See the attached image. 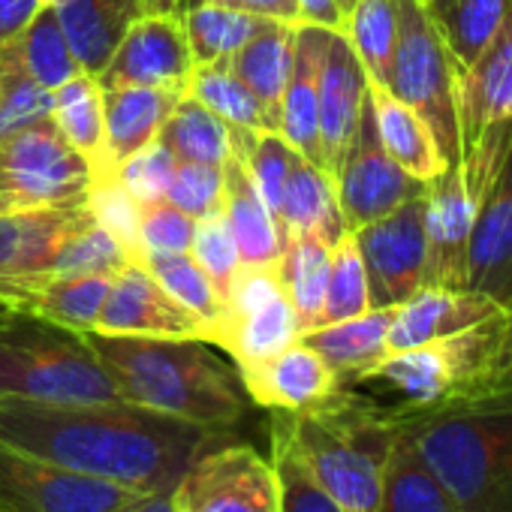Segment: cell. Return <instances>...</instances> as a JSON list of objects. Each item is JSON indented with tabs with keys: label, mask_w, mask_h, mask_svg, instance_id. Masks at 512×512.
<instances>
[{
	"label": "cell",
	"mask_w": 512,
	"mask_h": 512,
	"mask_svg": "<svg viewBox=\"0 0 512 512\" xmlns=\"http://www.w3.org/2000/svg\"><path fill=\"white\" fill-rule=\"evenodd\" d=\"M178 97L160 88H103V115H106V157L115 169L145 145L160 139V130L175 109Z\"/></svg>",
	"instance_id": "d4e9b609"
},
{
	"label": "cell",
	"mask_w": 512,
	"mask_h": 512,
	"mask_svg": "<svg viewBox=\"0 0 512 512\" xmlns=\"http://www.w3.org/2000/svg\"><path fill=\"white\" fill-rule=\"evenodd\" d=\"M467 290L512 308V133L482 190L467 250Z\"/></svg>",
	"instance_id": "2e32d148"
},
{
	"label": "cell",
	"mask_w": 512,
	"mask_h": 512,
	"mask_svg": "<svg viewBox=\"0 0 512 512\" xmlns=\"http://www.w3.org/2000/svg\"><path fill=\"white\" fill-rule=\"evenodd\" d=\"M503 314L461 335L386 353L380 362H374L344 386H383L395 398V404H389V410L395 413L425 410L464 395H476L485 386V374Z\"/></svg>",
	"instance_id": "8992f818"
},
{
	"label": "cell",
	"mask_w": 512,
	"mask_h": 512,
	"mask_svg": "<svg viewBox=\"0 0 512 512\" xmlns=\"http://www.w3.org/2000/svg\"><path fill=\"white\" fill-rule=\"evenodd\" d=\"M302 338L299 317L284 293L278 260L241 263L223 293L220 314L202 329L205 344L220 347L244 368L256 365Z\"/></svg>",
	"instance_id": "ba28073f"
},
{
	"label": "cell",
	"mask_w": 512,
	"mask_h": 512,
	"mask_svg": "<svg viewBox=\"0 0 512 512\" xmlns=\"http://www.w3.org/2000/svg\"><path fill=\"white\" fill-rule=\"evenodd\" d=\"M509 121H512V0L497 34L458 82L461 148L476 142L491 127Z\"/></svg>",
	"instance_id": "ffe728a7"
},
{
	"label": "cell",
	"mask_w": 512,
	"mask_h": 512,
	"mask_svg": "<svg viewBox=\"0 0 512 512\" xmlns=\"http://www.w3.org/2000/svg\"><path fill=\"white\" fill-rule=\"evenodd\" d=\"M52 121L67 139V145L88 163L91 178L115 172L106 157V115H103V85L97 76L79 73L52 91Z\"/></svg>",
	"instance_id": "f546056e"
},
{
	"label": "cell",
	"mask_w": 512,
	"mask_h": 512,
	"mask_svg": "<svg viewBox=\"0 0 512 512\" xmlns=\"http://www.w3.org/2000/svg\"><path fill=\"white\" fill-rule=\"evenodd\" d=\"M52 106V91L34 82L4 46V61H0V139L49 121Z\"/></svg>",
	"instance_id": "ee69618b"
},
{
	"label": "cell",
	"mask_w": 512,
	"mask_h": 512,
	"mask_svg": "<svg viewBox=\"0 0 512 512\" xmlns=\"http://www.w3.org/2000/svg\"><path fill=\"white\" fill-rule=\"evenodd\" d=\"M145 269L163 287V293L199 323V338H202V329L214 323V317L220 314L223 296L217 293L211 278L199 269V263L190 253H172V256H151V260H145Z\"/></svg>",
	"instance_id": "60d3db41"
},
{
	"label": "cell",
	"mask_w": 512,
	"mask_h": 512,
	"mask_svg": "<svg viewBox=\"0 0 512 512\" xmlns=\"http://www.w3.org/2000/svg\"><path fill=\"white\" fill-rule=\"evenodd\" d=\"M10 314H13V308H7L4 302H0V323H4V320H7Z\"/></svg>",
	"instance_id": "680465c9"
},
{
	"label": "cell",
	"mask_w": 512,
	"mask_h": 512,
	"mask_svg": "<svg viewBox=\"0 0 512 512\" xmlns=\"http://www.w3.org/2000/svg\"><path fill=\"white\" fill-rule=\"evenodd\" d=\"M422 7L449 55L455 79L461 82L497 34L509 0H425Z\"/></svg>",
	"instance_id": "4dcf8cb0"
},
{
	"label": "cell",
	"mask_w": 512,
	"mask_h": 512,
	"mask_svg": "<svg viewBox=\"0 0 512 512\" xmlns=\"http://www.w3.org/2000/svg\"><path fill=\"white\" fill-rule=\"evenodd\" d=\"M386 91L428 124L446 166H455L461 160L458 79L419 0H398V43Z\"/></svg>",
	"instance_id": "52a82bcc"
},
{
	"label": "cell",
	"mask_w": 512,
	"mask_h": 512,
	"mask_svg": "<svg viewBox=\"0 0 512 512\" xmlns=\"http://www.w3.org/2000/svg\"><path fill=\"white\" fill-rule=\"evenodd\" d=\"M85 205L91 217L97 220V226H103L115 238V244L127 253V260L142 266V244H139L142 205L124 190V184L118 181V172L91 178Z\"/></svg>",
	"instance_id": "7bdbcfd3"
},
{
	"label": "cell",
	"mask_w": 512,
	"mask_h": 512,
	"mask_svg": "<svg viewBox=\"0 0 512 512\" xmlns=\"http://www.w3.org/2000/svg\"><path fill=\"white\" fill-rule=\"evenodd\" d=\"M389 413L455 512H512V389Z\"/></svg>",
	"instance_id": "7a4b0ae2"
},
{
	"label": "cell",
	"mask_w": 512,
	"mask_h": 512,
	"mask_svg": "<svg viewBox=\"0 0 512 512\" xmlns=\"http://www.w3.org/2000/svg\"><path fill=\"white\" fill-rule=\"evenodd\" d=\"M302 25H317L329 31H344L347 19L338 7V0H296Z\"/></svg>",
	"instance_id": "db71d44e"
},
{
	"label": "cell",
	"mask_w": 512,
	"mask_h": 512,
	"mask_svg": "<svg viewBox=\"0 0 512 512\" xmlns=\"http://www.w3.org/2000/svg\"><path fill=\"white\" fill-rule=\"evenodd\" d=\"M0 61H4V46H0Z\"/></svg>",
	"instance_id": "94428289"
},
{
	"label": "cell",
	"mask_w": 512,
	"mask_h": 512,
	"mask_svg": "<svg viewBox=\"0 0 512 512\" xmlns=\"http://www.w3.org/2000/svg\"><path fill=\"white\" fill-rule=\"evenodd\" d=\"M58 22L88 76H100L127 28L142 16V0H64Z\"/></svg>",
	"instance_id": "cb8c5ba5"
},
{
	"label": "cell",
	"mask_w": 512,
	"mask_h": 512,
	"mask_svg": "<svg viewBox=\"0 0 512 512\" xmlns=\"http://www.w3.org/2000/svg\"><path fill=\"white\" fill-rule=\"evenodd\" d=\"M160 142L172 151L178 163L223 166L232 157L229 127L190 94L178 97L175 109L169 112L160 130Z\"/></svg>",
	"instance_id": "e575fe53"
},
{
	"label": "cell",
	"mask_w": 512,
	"mask_h": 512,
	"mask_svg": "<svg viewBox=\"0 0 512 512\" xmlns=\"http://www.w3.org/2000/svg\"><path fill=\"white\" fill-rule=\"evenodd\" d=\"M368 97L365 70L344 31H329L320 64V169L335 181Z\"/></svg>",
	"instance_id": "e0dca14e"
},
{
	"label": "cell",
	"mask_w": 512,
	"mask_h": 512,
	"mask_svg": "<svg viewBox=\"0 0 512 512\" xmlns=\"http://www.w3.org/2000/svg\"><path fill=\"white\" fill-rule=\"evenodd\" d=\"M332 184H335V196H338V205H341V214H344V223L350 232L386 217L407 199L425 193V184L416 181L413 175H407L383 151L368 97L362 106L356 136H353Z\"/></svg>",
	"instance_id": "5bb4252c"
},
{
	"label": "cell",
	"mask_w": 512,
	"mask_h": 512,
	"mask_svg": "<svg viewBox=\"0 0 512 512\" xmlns=\"http://www.w3.org/2000/svg\"><path fill=\"white\" fill-rule=\"evenodd\" d=\"M175 166H178V160L157 139V142L145 145L142 151H136L133 157H127L124 163H118L115 172H118V181L124 184V190L145 208V205L166 202Z\"/></svg>",
	"instance_id": "bcb514c9"
},
{
	"label": "cell",
	"mask_w": 512,
	"mask_h": 512,
	"mask_svg": "<svg viewBox=\"0 0 512 512\" xmlns=\"http://www.w3.org/2000/svg\"><path fill=\"white\" fill-rule=\"evenodd\" d=\"M226 431L130 401L37 404L0 398V443L133 491H169Z\"/></svg>",
	"instance_id": "6da1fadb"
},
{
	"label": "cell",
	"mask_w": 512,
	"mask_h": 512,
	"mask_svg": "<svg viewBox=\"0 0 512 512\" xmlns=\"http://www.w3.org/2000/svg\"><path fill=\"white\" fill-rule=\"evenodd\" d=\"M136 494L0 443V512H115Z\"/></svg>",
	"instance_id": "7c38bea8"
},
{
	"label": "cell",
	"mask_w": 512,
	"mask_h": 512,
	"mask_svg": "<svg viewBox=\"0 0 512 512\" xmlns=\"http://www.w3.org/2000/svg\"><path fill=\"white\" fill-rule=\"evenodd\" d=\"M187 94L193 100H199L205 109H211L226 127H244V130H272L269 121H266V112L260 106L247 85H241L226 58L223 61H214V64H202V67H193V76H190V85H187Z\"/></svg>",
	"instance_id": "ab89813d"
},
{
	"label": "cell",
	"mask_w": 512,
	"mask_h": 512,
	"mask_svg": "<svg viewBox=\"0 0 512 512\" xmlns=\"http://www.w3.org/2000/svg\"><path fill=\"white\" fill-rule=\"evenodd\" d=\"M85 341L112 374L121 398L136 407L214 431H229L244 416L241 380L199 338L85 332Z\"/></svg>",
	"instance_id": "277c9868"
},
{
	"label": "cell",
	"mask_w": 512,
	"mask_h": 512,
	"mask_svg": "<svg viewBox=\"0 0 512 512\" xmlns=\"http://www.w3.org/2000/svg\"><path fill=\"white\" fill-rule=\"evenodd\" d=\"M181 512H281L272 458L250 443L208 446L175 485Z\"/></svg>",
	"instance_id": "30bf717a"
},
{
	"label": "cell",
	"mask_w": 512,
	"mask_h": 512,
	"mask_svg": "<svg viewBox=\"0 0 512 512\" xmlns=\"http://www.w3.org/2000/svg\"><path fill=\"white\" fill-rule=\"evenodd\" d=\"M88 217L85 202L0 214V302L16 311L43 287L64 241Z\"/></svg>",
	"instance_id": "4fadbf2b"
},
{
	"label": "cell",
	"mask_w": 512,
	"mask_h": 512,
	"mask_svg": "<svg viewBox=\"0 0 512 512\" xmlns=\"http://www.w3.org/2000/svg\"><path fill=\"white\" fill-rule=\"evenodd\" d=\"M377 512H455L443 485L398 431L386 461L383 497Z\"/></svg>",
	"instance_id": "d590c367"
},
{
	"label": "cell",
	"mask_w": 512,
	"mask_h": 512,
	"mask_svg": "<svg viewBox=\"0 0 512 512\" xmlns=\"http://www.w3.org/2000/svg\"><path fill=\"white\" fill-rule=\"evenodd\" d=\"M88 187V163L52 118L0 139V214L79 205L88 199Z\"/></svg>",
	"instance_id": "9c48e42d"
},
{
	"label": "cell",
	"mask_w": 512,
	"mask_h": 512,
	"mask_svg": "<svg viewBox=\"0 0 512 512\" xmlns=\"http://www.w3.org/2000/svg\"><path fill=\"white\" fill-rule=\"evenodd\" d=\"M272 464L281 485V512H347L308 476V470L278 440H272Z\"/></svg>",
	"instance_id": "681fc988"
},
{
	"label": "cell",
	"mask_w": 512,
	"mask_h": 512,
	"mask_svg": "<svg viewBox=\"0 0 512 512\" xmlns=\"http://www.w3.org/2000/svg\"><path fill=\"white\" fill-rule=\"evenodd\" d=\"M223 214L235 235L241 263H275L281 260L284 235L278 229V217L263 202L250 172L238 157L223 163Z\"/></svg>",
	"instance_id": "484cf974"
},
{
	"label": "cell",
	"mask_w": 512,
	"mask_h": 512,
	"mask_svg": "<svg viewBox=\"0 0 512 512\" xmlns=\"http://www.w3.org/2000/svg\"><path fill=\"white\" fill-rule=\"evenodd\" d=\"M238 380L253 404L284 413L308 410L341 389V377L305 341H293L263 362L238 368Z\"/></svg>",
	"instance_id": "d6986e66"
},
{
	"label": "cell",
	"mask_w": 512,
	"mask_h": 512,
	"mask_svg": "<svg viewBox=\"0 0 512 512\" xmlns=\"http://www.w3.org/2000/svg\"><path fill=\"white\" fill-rule=\"evenodd\" d=\"M488 389H512V308H506L497 326V341H494L482 392Z\"/></svg>",
	"instance_id": "f907efd6"
},
{
	"label": "cell",
	"mask_w": 512,
	"mask_h": 512,
	"mask_svg": "<svg viewBox=\"0 0 512 512\" xmlns=\"http://www.w3.org/2000/svg\"><path fill=\"white\" fill-rule=\"evenodd\" d=\"M497 302L485 299L473 290H446V287H422L416 296L392 308L389 323V353L422 347L440 338L461 335L497 314H503Z\"/></svg>",
	"instance_id": "44dd1931"
},
{
	"label": "cell",
	"mask_w": 512,
	"mask_h": 512,
	"mask_svg": "<svg viewBox=\"0 0 512 512\" xmlns=\"http://www.w3.org/2000/svg\"><path fill=\"white\" fill-rule=\"evenodd\" d=\"M43 7V0H0V46L13 43Z\"/></svg>",
	"instance_id": "816d5d0a"
},
{
	"label": "cell",
	"mask_w": 512,
	"mask_h": 512,
	"mask_svg": "<svg viewBox=\"0 0 512 512\" xmlns=\"http://www.w3.org/2000/svg\"><path fill=\"white\" fill-rule=\"evenodd\" d=\"M368 100H371L374 127H377L383 151L407 175L428 184V181L440 178L449 169L440 148H437L434 133L428 130V124L410 106H404L395 94H389L386 88L371 85V82H368Z\"/></svg>",
	"instance_id": "4316f807"
},
{
	"label": "cell",
	"mask_w": 512,
	"mask_h": 512,
	"mask_svg": "<svg viewBox=\"0 0 512 512\" xmlns=\"http://www.w3.org/2000/svg\"><path fill=\"white\" fill-rule=\"evenodd\" d=\"M181 19H184V34H187V46L193 55V67L229 58L269 22L263 16H253L244 10L208 4V0L187 10Z\"/></svg>",
	"instance_id": "74e56055"
},
{
	"label": "cell",
	"mask_w": 512,
	"mask_h": 512,
	"mask_svg": "<svg viewBox=\"0 0 512 512\" xmlns=\"http://www.w3.org/2000/svg\"><path fill=\"white\" fill-rule=\"evenodd\" d=\"M193 76V55L181 16L142 13L121 37L112 61L97 76L103 88H160L187 94Z\"/></svg>",
	"instance_id": "9a60e30c"
},
{
	"label": "cell",
	"mask_w": 512,
	"mask_h": 512,
	"mask_svg": "<svg viewBox=\"0 0 512 512\" xmlns=\"http://www.w3.org/2000/svg\"><path fill=\"white\" fill-rule=\"evenodd\" d=\"M43 4H52V7H61V4H64V0H43Z\"/></svg>",
	"instance_id": "91938a15"
},
{
	"label": "cell",
	"mask_w": 512,
	"mask_h": 512,
	"mask_svg": "<svg viewBox=\"0 0 512 512\" xmlns=\"http://www.w3.org/2000/svg\"><path fill=\"white\" fill-rule=\"evenodd\" d=\"M356 4V0H338V7H341V13H344V19H347V13H350V7Z\"/></svg>",
	"instance_id": "6f0895ef"
},
{
	"label": "cell",
	"mask_w": 512,
	"mask_h": 512,
	"mask_svg": "<svg viewBox=\"0 0 512 512\" xmlns=\"http://www.w3.org/2000/svg\"><path fill=\"white\" fill-rule=\"evenodd\" d=\"M269 434L338 506L347 512L380 509L386 461L395 443L389 407L359 395L353 386H341L308 410H275Z\"/></svg>",
	"instance_id": "3957f363"
},
{
	"label": "cell",
	"mask_w": 512,
	"mask_h": 512,
	"mask_svg": "<svg viewBox=\"0 0 512 512\" xmlns=\"http://www.w3.org/2000/svg\"><path fill=\"white\" fill-rule=\"evenodd\" d=\"M329 241L317 235H293L284 241L278 272L284 293L299 317L302 335L320 326L323 302H326V284H329V263H332Z\"/></svg>",
	"instance_id": "1f68e13d"
},
{
	"label": "cell",
	"mask_w": 512,
	"mask_h": 512,
	"mask_svg": "<svg viewBox=\"0 0 512 512\" xmlns=\"http://www.w3.org/2000/svg\"><path fill=\"white\" fill-rule=\"evenodd\" d=\"M278 226H281L284 241L293 235H317L329 244H338V238L350 232L344 223L332 178L317 163L305 160L302 154H296L293 160Z\"/></svg>",
	"instance_id": "83f0119b"
},
{
	"label": "cell",
	"mask_w": 512,
	"mask_h": 512,
	"mask_svg": "<svg viewBox=\"0 0 512 512\" xmlns=\"http://www.w3.org/2000/svg\"><path fill=\"white\" fill-rule=\"evenodd\" d=\"M193 217L178 211L169 202L145 205L139 220V244H142V266L151 256H172L187 253L193 238Z\"/></svg>",
	"instance_id": "c3c4849f"
},
{
	"label": "cell",
	"mask_w": 512,
	"mask_h": 512,
	"mask_svg": "<svg viewBox=\"0 0 512 512\" xmlns=\"http://www.w3.org/2000/svg\"><path fill=\"white\" fill-rule=\"evenodd\" d=\"M7 52L22 64V70L34 82H40L49 91L61 88L64 82H70L73 76L82 73V67L67 43V34L58 22V10L52 4H46L34 16V22L13 43H7Z\"/></svg>",
	"instance_id": "836d02e7"
},
{
	"label": "cell",
	"mask_w": 512,
	"mask_h": 512,
	"mask_svg": "<svg viewBox=\"0 0 512 512\" xmlns=\"http://www.w3.org/2000/svg\"><path fill=\"white\" fill-rule=\"evenodd\" d=\"M329 28L299 25L290 82L281 100V136L296 154L320 166V64Z\"/></svg>",
	"instance_id": "7402d4cb"
},
{
	"label": "cell",
	"mask_w": 512,
	"mask_h": 512,
	"mask_svg": "<svg viewBox=\"0 0 512 512\" xmlns=\"http://www.w3.org/2000/svg\"><path fill=\"white\" fill-rule=\"evenodd\" d=\"M0 398L37 404L124 401L85 335L19 311L0 323Z\"/></svg>",
	"instance_id": "5b68a950"
},
{
	"label": "cell",
	"mask_w": 512,
	"mask_h": 512,
	"mask_svg": "<svg viewBox=\"0 0 512 512\" xmlns=\"http://www.w3.org/2000/svg\"><path fill=\"white\" fill-rule=\"evenodd\" d=\"M208 4H220V7H232V10H244L263 19H275V22H290V25H302L296 0H208Z\"/></svg>",
	"instance_id": "f5cc1de1"
},
{
	"label": "cell",
	"mask_w": 512,
	"mask_h": 512,
	"mask_svg": "<svg viewBox=\"0 0 512 512\" xmlns=\"http://www.w3.org/2000/svg\"><path fill=\"white\" fill-rule=\"evenodd\" d=\"M389 323L392 308H371L359 317L311 329L299 341L314 347L344 386L389 353Z\"/></svg>",
	"instance_id": "f1b7e54d"
},
{
	"label": "cell",
	"mask_w": 512,
	"mask_h": 512,
	"mask_svg": "<svg viewBox=\"0 0 512 512\" xmlns=\"http://www.w3.org/2000/svg\"><path fill=\"white\" fill-rule=\"evenodd\" d=\"M344 34L371 85L386 88L398 43V0H356Z\"/></svg>",
	"instance_id": "8d00e7d4"
},
{
	"label": "cell",
	"mask_w": 512,
	"mask_h": 512,
	"mask_svg": "<svg viewBox=\"0 0 512 512\" xmlns=\"http://www.w3.org/2000/svg\"><path fill=\"white\" fill-rule=\"evenodd\" d=\"M229 139H232V157L244 163L263 202L278 217L296 160L293 145L275 130H244V127H229Z\"/></svg>",
	"instance_id": "f35d334b"
},
{
	"label": "cell",
	"mask_w": 512,
	"mask_h": 512,
	"mask_svg": "<svg viewBox=\"0 0 512 512\" xmlns=\"http://www.w3.org/2000/svg\"><path fill=\"white\" fill-rule=\"evenodd\" d=\"M353 238L365 263L371 308H398L428 284L425 193L353 229Z\"/></svg>",
	"instance_id": "8fae6325"
},
{
	"label": "cell",
	"mask_w": 512,
	"mask_h": 512,
	"mask_svg": "<svg viewBox=\"0 0 512 512\" xmlns=\"http://www.w3.org/2000/svg\"><path fill=\"white\" fill-rule=\"evenodd\" d=\"M94 335H139V338H199V323L175 305L151 272L127 263L109 287Z\"/></svg>",
	"instance_id": "ac0fdd59"
},
{
	"label": "cell",
	"mask_w": 512,
	"mask_h": 512,
	"mask_svg": "<svg viewBox=\"0 0 512 512\" xmlns=\"http://www.w3.org/2000/svg\"><path fill=\"white\" fill-rule=\"evenodd\" d=\"M166 202L184 211L187 217L211 214L223 205V166L208 163H178Z\"/></svg>",
	"instance_id": "7dc6e473"
},
{
	"label": "cell",
	"mask_w": 512,
	"mask_h": 512,
	"mask_svg": "<svg viewBox=\"0 0 512 512\" xmlns=\"http://www.w3.org/2000/svg\"><path fill=\"white\" fill-rule=\"evenodd\" d=\"M202 0H142V13H166V16H184Z\"/></svg>",
	"instance_id": "9f6ffc18"
},
{
	"label": "cell",
	"mask_w": 512,
	"mask_h": 512,
	"mask_svg": "<svg viewBox=\"0 0 512 512\" xmlns=\"http://www.w3.org/2000/svg\"><path fill=\"white\" fill-rule=\"evenodd\" d=\"M112 278L115 275H76V278L46 281L16 311L85 335L97 326V317L106 305Z\"/></svg>",
	"instance_id": "d6a6232c"
},
{
	"label": "cell",
	"mask_w": 512,
	"mask_h": 512,
	"mask_svg": "<svg viewBox=\"0 0 512 512\" xmlns=\"http://www.w3.org/2000/svg\"><path fill=\"white\" fill-rule=\"evenodd\" d=\"M419 4H425V0H419Z\"/></svg>",
	"instance_id": "6125c7cd"
},
{
	"label": "cell",
	"mask_w": 512,
	"mask_h": 512,
	"mask_svg": "<svg viewBox=\"0 0 512 512\" xmlns=\"http://www.w3.org/2000/svg\"><path fill=\"white\" fill-rule=\"evenodd\" d=\"M365 311H371L365 263H362V253H359V244H356L353 232H344L338 238V244L332 247L329 284H326V302H323L320 326L341 323V320L359 317Z\"/></svg>",
	"instance_id": "b9f144b4"
},
{
	"label": "cell",
	"mask_w": 512,
	"mask_h": 512,
	"mask_svg": "<svg viewBox=\"0 0 512 512\" xmlns=\"http://www.w3.org/2000/svg\"><path fill=\"white\" fill-rule=\"evenodd\" d=\"M296 28L299 25L269 19L241 49L226 58L232 76L260 100L266 121L275 133H281V100L293 70Z\"/></svg>",
	"instance_id": "603a6c76"
},
{
	"label": "cell",
	"mask_w": 512,
	"mask_h": 512,
	"mask_svg": "<svg viewBox=\"0 0 512 512\" xmlns=\"http://www.w3.org/2000/svg\"><path fill=\"white\" fill-rule=\"evenodd\" d=\"M115 512H181V506L175 488H169V491H142L124 506H118Z\"/></svg>",
	"instance_id": "11a10c76"
},
{
	"label": "cell",
	"mask_w": 512,
	"mask_h": 512,
	"mask_svg": "<svg viewBox=\"0 0 512 512\" xmlns=\"http://www.w3.org/2000/svg\"><path fill=\"white\" fill-rule=\"evenodd\" d=\"M187 253L199 263V269L211 278V284L223 296L232 275H235V269L241 266V253H238V244H235V235H232V229L226 223L223 208L196 217Z\"/></svg>",
	"instance_id": "f6af8a7d"
}]
</instances>
